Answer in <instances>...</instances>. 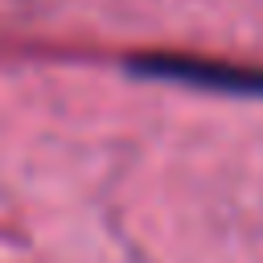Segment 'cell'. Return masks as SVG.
Returning a JSON list of instances; mask_svg holds the SVG:
<instances>
[{
	"label": "cell",
	"instance_id": "1",
	"mask_svg": "<svg viewBox=\"0 0 263 263\" xmlns=\"http://www.w3.org/2000/svg\"><path fill=\"white\" fill-rule=\"evenodd\" d=\"M136 78L177 82L193 90H218L238 99H263V66H242L226 58H201V53H136L127 62Z\"/></svg>",
	"mask_w": 263,
	"mask_h": 263
}]
</instances>
